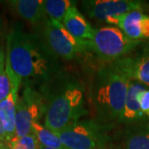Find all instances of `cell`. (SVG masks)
Here are the masks:
<instances>
[{"mask_svg": "<svg viewBox=\"0 0 149 149\" xmlns=\"http://www.w3.org/2000/svg\"><path fill=\"white\" fill-rule=\"evenodd\" d=\"M6 43V66L15 91L22 82L41 90L62 70L59 57L41 34L27 33L17 23L11 27Z\"/></svg>", "mask_w": 149, "mask_h": 149, "instance_id": "6da1fadb", "label": "cell"}, {"mask_svg": "<svg viewBox=\"0 0 149 149\" xmlns=\"http://www.w3.org/2000/svg\"><path fill=\"white\" fill-rule=\"evenodd\" d=\"M124 58L102 65L91 89V103L95 113L93 119L109 129L118 124L132 80Z\"/></svg>", "mask_w": 149, "mask_h": 149, "instance_id": "7a4b0ae2", "label": "cell"}, {"mask_svg": "<svg viewBox=\"0 0 149 149\" xmlns=\"http://www.w3.org/2000/svg\"><path fill=\"white\" fill-rule=\"evenodd\" d=\"M39 91L46 102L44 126L54 133L88 114L84 86L63 70Z\"/></svg>", "mask_w": 149, "mask_h": 149, "instance_id": "3957f363", "label": "cell"}, {"mask_svg": "<svg viewBox=\"0 0 149 149\" xmlns=\"http://www.w3.org/2000/svg\"><path fill=\"white\" fill-rule=\"evenodd\" d=\"M143 42L134 41L118 27L95 28L90 50L104 63H111L127 57Z\"/></svg>", "mask_w": 149, "mask_h": 149, "instance_id": "277c9868", "label": "cell"}, {"mask_svg": "<svg viewBox=\"0 0 149 149\" xmlns=\"http://www.w3.org/2000/svg\"><path fill=\"white\" fill-rule=\"evenodd\" d=\"M109 130L95 119H80L56 133L66 149H106Z\"/></svg>", "mask_w": 149, "mask_h": 149, "instance_id": "5b68a950", "label": "cell"}, {"mask_svg": "<svg viewBox=\"0 0 149 149\" xmlns=\"http://www.w3.org/2000/svg\"><path fill=\"white\" fill-rule=\"evenodd\" d=\"M41 36L59 58L70 61L84 53L88 48L75 39L63 23L48 17L42 22Z\"/></svg>", "mask_w": 149, "mask_h": 149, "instance_id": "8992f818", "label": "cell"}, {"mask_svg": "<svg viewBox=\"0 0 149 149\" xmlns=\"http://www.w3.org/2000/svg\"><path fill=\"white\" fill-rule=\"evenodd\" d=\"M16 137L22 138L32 133L34 123L46 113V102L42 92L34 87L25 85L16 106Z\"/></svg>", "mask_w": 149, "mask_h": 149, "instance_id": "52a82bcc", "label": "cell"}, {"mask_svg": "<svg viewBox=\"0 0 149 149\" xmlns=\"http://www.w3.org/2000/svg\"><path fill=\"white\" fill-rule=\"evenodd\" d=\"M81 5L91 18L115 26L124 14L144 9V3L139 0H88Z\"/></svg>", "mask_w": 149, "mask_h": 149, "instance_id": "ba28073f", "label": "cell"}, {"mask_svg": "<svg viewBox=\"0 0 149 149\" xmlns=\"http://www.w3.org/2000/svg\"><path fill=\"white\" fill-rule=\"evenodd\" d=\"M148 89L149 87L141 84L139 81L133 80L130 81L123 111L118 121V124L127 126L135 123L148 120L149 118L142 111L138 101L139 93Z\"/></svg>", "mask_w": 149, "mask_h": 149, "instance_id": "9c48e42d", "label": "cell"}, {"mask_svg": "<svg viewBox=\"0 0 149 149\" xmlns=\"http://www.w3.org/2000/svg\"><path fill=\"white\" fill-rule=\"evenodd\" d=\"M62 23L66 30L77 39L83 43L90 50V45L95 28L87 22L85 17L78 10L76 5L70 7L65 15Z\"/></svg>", "mask_w": 149, "mask_h": 149, "instance_id": "30bf717a", "label": "cell"}, {"mask_svg": "<svg viewBox=\"0 0 149 149\" xmlns=\"http://www.w3.org/2000/svg\"><path fill=\"white\" fill-rule=\"evenodd\" d=\"M118 27L134 41L149 40V15L141 11H133L124 14Z\"/></svg>", "mask_w": 149, "mask_h": 149, "instance_id": "8fae6325", "label": "cell"}, {"mask_svg": "<svg viewBox=\"0 0 149 149\" xmlns=\"http://www.w3.org/2000/svg\"><path fill=\"white\" fill-rule=\"evenodd\" d=\"M117 149H149V119L125 126Z\"/></svg>", "mask_w": 149, "mask_h": 149, "instance_id": "7c38bea8", "label": "cell"}, {"mask_svg": "<svg viewBox=\"0 0 149 149\" xmlns=\"http://www.w3.org/2000/svg\"><path fill=\"white\" fill-rule=\"evenodd\" d=\"M8 4L18 16L33 26L41 25L46 19L44 0H12Z\"/></svg>", "mask_w": 149, "mask_h": 149, "instance_id": "4fadbf2b", "label": "cell"}, {"mask_svg": "<svg viewBox=\"0 0 149 149\" xmlns=\"http://www.w3.org/2000/svg\"><path fill=\"white\" fill-rule=\"evenodd\" d=\"M124 60L131 79L149 87V44Z\"/></svg>", "mask_w": 149, "mask_h": 149, "instance_id": "5bb4252c", "label": "cell"}, {"mask_svg": "<svg viewBox=\"0 0 149 149\" xmlns=\"http://www.w3.org/2000/svg\"><path fill=\"white\" fill-rule=\"evenodd\" d=\"M18 91L13 89L9 95L0 102V118L7 135L8 143L16 137V106Z\"/></svg>", "mask_w": 149, "mask_h": 149, "instance_id": "9a60e30c", "label": "cell"}, {"mask_svg": "<svg viewBox=\"0 0 149 149\" xmlns=\"http://www.w3.org/2000/svg\"><path fill=\"white\" fill-rule=\"evenodd\" d=\"M32 133L36 136L38 143L42 146L52 149H66L56 133L47 128L39 122L32 124Z\"/></svg>", "mask_w": 149, "mask_h": 149, "instance_id": "2e32d148", "label": "cell"}, {"mask_svg": "<svg viewBox=\"0 0 149 149\" xmlns=\"http://www.w3.org/2000/svg\"><path fill=\"white\" fill-rule=\"evenodd\" d=\"M75 2L70 0H44V8L49 18L62 22L63 18L70 7Z\"/></svg>", "mask_w": 149, "mask_h": 149, "instance_id": "e0dca14e", "label": "cell"}, {"mask_svg": "<svg viewBox=\"0 0 149 149\" xmlns=\"http://www.w3.org/2000/svg\"><path fill=\"white\" fill-rule=\"evenodd\" d=\"M13 90V85L6 66V52L3 47L0 50V102L5 100Z\"/></svg>", "mask_w": 149, "mask_h": 149, "instance_id": "ac0fdd59", "label": "cell"}, {"mask_svg": "<svg viewBox=\"0 0 149 149\" xmlns=\"http://www.w3.org/2000/svg\"><path fill=\"white\" fill-rule=\"evenodd\" d=\"M8 146L9 149H38L39 143L36 136L32 133L22 138H14Z\"/></svg>", "mask_w": 149, "mask_h": 149, "instance_id": "d6986e66", "label": "cell"}, {"mask_svg": "<svg viewBox=\"0 0 149 149\" xmlns=\"http://www.w3.org/2000/svg\"><path fill=\"white\" fill-rule=\"evenodd\" d=\"M138 101L142 111L149 118V89L139 93L138 95Z\"/></svg>", "mask_w": 149, "mask_h": 149, "instance_id": "ffe728a7", "label": "cell"}, {"mask_svg": "<svg viewBox=\"0 0 149 149\" xmlns=\"http://www.w3.org/2000/svg\"><path fill=\"white\" fill-rule=\"evenodd\" d=\"M0 143H1L8 144V139H7V135H6L4 128L3 125V123L0 118Z\"/></svg>", "mask_w": 149, "mask_h": 149, "instance_id": "44dd1931", "label": "cell"}, {"mask_svg": "<svg viewBox=\"0 0 149 149\" xmlns=\"http://www.w3.org/2000/svg\"><path fill=\"white\" fill-rule=\"evenodd\" d=\"M0 149H9L8 144L5 143H0Z\"/></svg>", "mask_w": 149, "mask_h": 149, "instance_id": "7402d4cb", "label": "cell"}, {"mask_svg": "<svg viewBox=\"0 0 149 149\" xmlns=\"http://www.w3.org/2000/svg\"><path fill=\"white\" fill-rule=\"evenodd\" d=\"M38 149H52V148H46V147H44V146H42V145H40V144H39V146H38Z\"/></svg>", "mask_w": 149, "mask_h": 149, "instance_id": "603a6c76", "label": "cell"}, {"mask_svg": "<svg viewBox=\"0 0 149 149\" xmlns=\"http://www.w3.org/2000/svg\"><path fill=\"white\" fill-rule=\"evenodd\" d=\"M106 149H117V148H114L113 147H109V148H108Z\"/></svg>", "mask_w": 149, "mask_h": 149, "instance_id": "cb8c5ba5", "label": "cell"}, {"mask_svg": "<svg viewBox=\"0 0 149 149\" xmlns=\"http://www.w3.org/2000/svg\"><path fill=\"white\" fill-rule=\"evenodd\" d=\"M148 9H149V5L148 6Z\"/></svg>", "mask_w": 149, "mask_h": 149, "instance_id": "d4e9b609", "label": "cell"}, {"mask_svg": "<svg viewBox=\"0 0 149 149\" xmlns=\"http://www.w3.org/2000/svg\"></svg>", "mask_w": 149, "mask_h": 149, "instance_id": "484cf974", "label": "cell"}, {"mask_svg": "<svg viewBox=\"0 0 149 149\" xmlns=\"http://www.w3.org/2000/svg\"><path fill=\"white\" fill-rule=\"evenodd\" d=\"M0 50H1V49H0Z\"/></svg>", "mask_w": 149, "mask_h": 149, "instance_id": "4316f807", "label": "cell"}]
</instances>
